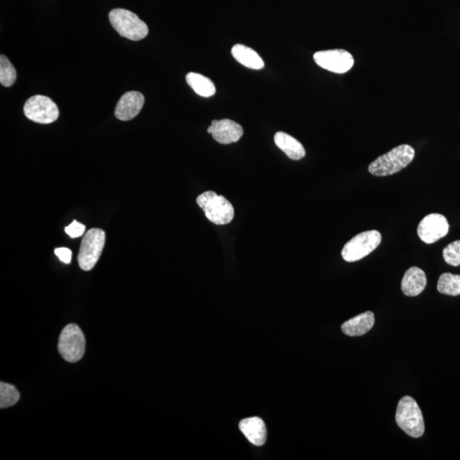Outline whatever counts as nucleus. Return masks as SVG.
Returning <instances> with one entry per match:
<instances>
[{
	"label": "nucleus",
	"mask_w": 460,
	"mask_h": 460,
	"mask_svg": "<svg viewBox=\"0 0 460 460\" xmlns=\"http://www.w3.org/2000/svg\"><path fill=\"white\" fill-rule=\"evenodd\" d=\"M382 240V236L379 231H365L346 244L342 250L343 259L346 262H356L370 255L378 247Z\"/></svg>",
	"instance_id": "obj_7"
},
{
	"label": "nucleus",
	"mask_w": 460,
	"mask_h": 460,
	"mask_svg": "<svg viewBox=\"0 0 460 460\" xmlns=\"http://www.w3.org/2000/svg\"><path fill=\"white\" fill-rule=\"evenodd\" d=\"M232 56L240 64L248 69L260 70L264 68V63L254 49L244 45H235L231 49Z\"/></svg>",
	"instance_id": "obj_17"
},
{
	"label": "nucleus",
	"mask_w": 460,
	"mask_h": 460,
	"mask_svg": "<svg viewBox=\"0 0 460 460\" xmlns=\"http://www.w3.org/2000/svg\"><path fill=\"white\" fill-rule=\"evenodd\" d=\"M186 81L199 96L210 98L216 93V86L214 83L209 78L203 76L200 73H189L186 76Z\"/></svg>",
	"instance_id": "obj_18"
},
{
	"label": "nucleus",
	"mask_w": 460,
	"mask_h": 460,
	"mask_svg": "<svg viewBox=\"0 0 460 460\" xmlns=\"http://www.w3.org/2000/svg\"><path fill=\"white\" fill-rule=\"evenodd\" d=\"M443 259L447 264L452 266L460 265V240L451 243L443 250Z\"/></svg>",
	"instance_id": "obj_22"
},
{
	"label": "nucleus",
	"mask_w": 460,
	"mask_h": 460,
	"mask_svg": "<svg viewBox=\"0 0 460 460\" xmlns=\"http://www.w3.org/2000/svg\"><path fill=\"white\" fill-rule=\"evenodd\" d=\"M58 350L68 362H77L85 352V338L81 327L76 324L66 326L61 331Z\"/></svg>",
	"instance_id": "obj_6"
},
{
	"label": "nucleus",
	"mask_w": 460,
	"mask_h": 460,
	"mask_svg": "<svg viewBox=\"0 0 460 460\" xmlns=\"http://www.w3.org/2000/svg\"><path fill=\"white\" fill-rule=\"evenodd\" d=\"M20 394L14 385L1 382L0 383V408H6L12 407L18 403Z\"/></svg>",
	"instance_id": "obj_20"
},
{
	"label": "nucleus",
	"mask_w": 460,
	"mask_h": 460,
	"mask_svg": "<svg viewBox=\"0 0 460 460\" xmlns=\"http://www.w3.org/2000/svg\"><path fill=\"white\" fill-rule=\"evenodd\" d=\"M110 20L112 26L124 38L138 41L148 35L147 24L130 11L125 9L111 11Z\"/></svg>",
	"instance_id": "obj_4"
},
{
	"label": "nucleus",
	"mask_w": 460,
	"mask_h": 460,
	"mask_svg": "<svg viewBox=\"0 0 460 460\" xmlns=\"http://www.w3.org/2000/svg\"><path fill=\"white\" fill-rule=\"evenodd\" d=\"M143 105L144 97L142 93L138 91H129L119 99L115 109L116 118L122 122L134 119L142 110Z\"/></svg>",
	"instance_id": "obj_12"
},
{
	"label": "nucleus",
	"mask_w": 460,
	"mask_h": 460,
	"mask_svg": "<svg viewBox=\"0 0 460 460\" xmlns=\"http://www.w3.org/2000/svg\"><path fill=\"white\" fill-rule=\"evenodd\" d=\"M106 242L105 232L101 229H91L83 238L78 263L83 271H90L95 267L102 255Z\"/></svg>",
	"instance_id": "obj_5"
},
{
	"label": "nucleus",
	"mask_w": 460,
	"mask_h": 460,
	"mask_svg": "<svg viewBox=\"0 0 460 460\" xmlns=\"http://www.w3.org/2000/svg\"><path fill=\"white\" fill-rule=\"evenodd\" d=\"M23 111L28 119L45 125L55 122L59 117V110L56 103L51 98L41 95L28 99Z\"/></svg>",
	"instance_id": "obj_8"
},
{
	"label": "nucleus",
	"mask_w": 460,
	"mask_h": 460,
	"mask_svg": "<svg viewBox=\"0 0 460 460\" xmlns=\"http://www.w3.org/2000/svg\"><path fill=\"white\" fill-rule=\"evenodd\" d=\"M55 254L57 258L60 259L61 262L66 264L71 263L72 261V251L67 247H59L55 249Z\"/></svg>",
	"instance_id": "obj_24"
},
{
	"label": "nucleus",
	"mask_w": 460,
	"mask_h": 460,
	"mask_svg": "<svg viewBox=\"0 0 460 460\" xmlns=\"http://www.w3.org/2000/svg\"><path fill=\"white\" fill-rule=\"evenodd\" d=\"M449 225L442 214L427 215L418 227V235L426 244L437 242L449 233Z\"/></svg>",
	"instance_id": "obj_10"
},
{
	"label": "nucleus",
	"mask_w": 460,
	"mask_h": 460,
	"mask_svg": "<svg viewBox=\"0 0 460 460\" xmlns=\"http://www.w3.org/2000/svg\"><path fill=\"white\" fill-rule=\"evenodd\" d=\"M314 60L318 66L330 72L345 73L353 67L355 60L345 49H330L314 53Z\"/></svg>",
	"instance_id": "obj_9"
},
{
	"label": "nucleus",
	"mask_w": 460,
	"mask_h": 460,
	"mask_svg": "<svg viewBox=\"0 0 460 460\" xmlns=\"http://www.w3.org/2000/svg\"><path fill=\"white\" fill-rule=\"evenodd\" d=\"M196 201L207 219L215 225H225L233 220L234 207L225 197L213 191H207L199 196Z\"/></svg>",
	"instance_id": "obj_3"
},
{
	"label": "nucleus",
	"mask_w": 460,
	"mask_h": 460,
	"mask_svg": "<svg viewBox=\"0 0 460 460\" xmlns=\"http://www.w3.org/2000/svg\"><path fill=\"white\" fill-rule=\"evenodd\" d=\"M375 318L371 312L358 314V317L350 319L343 323L342 331L350 337H358L370 331L375 326Z\"/></svg>",
	"instance_id": "obj_15"
},
{
	"label": "nucleus",
	"mask_w": 460,
	"mask_h": 460,
	"mask_svg": "<svg viewBox=\"0 0 460 460\" xmlns=\"http://www.w3.org/2000/svg\"><path fill=\"white\" fill-rule=\"evenodd\" d=\"M437 290L445 295H460V276L450 273H442L438 280Z\"/></svg>",
	"instance_id": "obj_19"
},
{
	"label": "nucleus",
	"mask_w": 460,
	"mask_h": 460,
	"mask_svg": "<svg viewBox=\"0 0 460 460\" xmlns=\"http://www.w3.org/2000/svg\"><path fill=\"white\" fill-rule=\"evenodd\" d=\"M415 151L408 144L400 145L379 157L368 167V171L376 177H387L399 172L412 163Z\"/></svg>",
	"instance_id": "obj_1"
},
{
	"label": "nucleus",
	"mask_w": 460,
	"mask_h": 460,
	"mask_svg": "<svg viewBox=\"0 0 460 460\" xmlns=\"http://www.w3.org/2000/svg\"><path fill=\"white\" fill-rule=\"evenodd\" d=\"M207 131L213 135L218 143L222 144L238 142L244 134L242 126L229 119L213 120Z\"/></svg>",
	"instance_id": "obj_11"
},
{
	"label": "nucleus",
	"mask_w": 460,
	"mask_h": 460,
	"mask_svg": "<svg viewBox=\"0 0 460 460\" xmlns=\"http://www.w3.org/2000/svg\"><path fill=\"white\" fill-rule=\"evenodd\" d=\"M65 232L71 238L81 237L85 234V226L82 225L81 223L73 220L69 226L65 228Z\"/></svg>",
	"instance_id": "obj_23"
},
{
	"label": "nucleus",
	"mask_w": 460,
	"mask_h": 460,
	"mask_svg": "<svg viewBox=\"0 0 460 460\" xmlns=\"http://www.w3.org/2000/svg\"><path fill=\"white\" fill-rule=\"evenodd\" d=\"M426 284L425 273L420 268L412 267L406 271L401 281V291L406 296L416 297L424 291Z\"/></svg>",
	"instance_id": "obj_14"
},
{
	"label": "nucleus",
	"mask_w": 460,
	"mask_h": 460,
	"mask_svg": "<svg viewBox=\"0 0 460 460\" xmlns=\"http://www.w3.org/2000/svg\"><path fill=\"white\" fill-rule=\"evenodd\" d=\"M396 421L409 437L418 438L425 433V422L421 409L411 396L401 398L398 403Z\"/></svg>",
	"instance_id": "obj_2"
},
{
	"label": "nucleus",
	"mask_w": 460,
	"mask_h": 460,
	"mask_svg": "<svg viewBox=\"0 0 460 460\" xmlns=\"http://www.w3.org/2000/svg\"><path fill=\"white\" fill-rule=\"evenodd\" d=\"M16 81V71L14 66L6 56L0 57V83L5 87H11Z\"/></svg>",
	"instance_id": "obj_21"
},
{
	"label": "nucleus",
	"mask_w": 460,
	"mask_h": 460,
	"mask_svg": "<svg viewBox=\"0 0 460 460\" xmlns=\"http://www.w3.org/2000/svg\"><path fill=\"white\" fill-rule=\"evenodd\" d=\"M275 143L290 159L300 160L306 155L305 149L300 141L285 132L279 131L275 135Z\"/></svg>",
	"instance_id": "obj_16"
},
{
	"label": "nucleus",
	"mask_w": 460,
	"mask_h": 460,
	"mask_svg": "<svg viewBox=\"0 0 460 460\" xmlns=\"http://www.w3.org/2000/svg\"><path fill=\"white\" fill-rule=\"evenodd\" d=\"M240 430L255 446H263L266 442L267 430L264 422L258 417L244 418L240 421Z\"/></svg>",
	"instance_id": "obj_13"
}]
</instances>
